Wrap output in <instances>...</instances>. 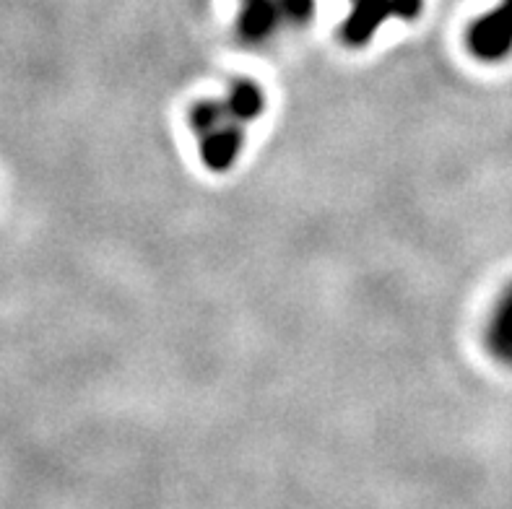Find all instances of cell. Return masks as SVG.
<instances>
[{"label": "cell", "mask_w": 512, "mask_h": 509, "mask_svg": "<svg viewBox=\"0 0 512 509\" xmlns=\"http://www.w3.org/2000/svg\"><path fill=\"white\" fill-rule=\"evenodd\" d=\"M266 110V91L250 78L229 84L221 97L201 99L188 112L203 167L229 172L245 149L247 128Z\"/></svg>", "instance_id": "obj_1"}, {"label": "cell", "mask_w": 512, "mask_h": 509, "mask_svg": "<svg viewBox=\"0 0 512 509\" xmlns=\"http://www.w3.org/2000/svg\"><path fill=\"white\" fill-rule=\"evenodd\" d=\"M424 0H351V11L341 24V42L349 47L370 45L377 29L388 21H414Z\"/></svg>", "instance_id": "obj_3"}, {"label": "cell", "mask_w": 512, "mask_h": 509, "mask_svg": "<svg viewBox=\"0 0 512 509\" xmlns=\"http://www.w3.org/2000/svg\"><path fill=\"white\" fill-rule=\"evenodd\" d=\"M466 45L481 63H502L512 52V0H500L492 11L468 26Z\"/></svg>", "instance_id": "obj_4"}, {"label": "cell", "mask_w": 512, "mask_h": 509, "mask_svg": "<svg viewBox=\"0 0 512 509\" xmlns=\"http://www.w3.org/2000/svg\"><path fill=\"white\" fill-rule=\"evenodd\" d=\"M484 346L494 359L512 367V284L505 286L484 330Z\"/></svg>", "instance_id": "obj_5"}, {"label": "cell", "mask_w": 512, "mask_h": 509, "mask_svg": "<svg viewBox=\"0 0 512 509\" xmlns=\"http://www.w3.org/2000/svg\"><path fill=\"white\" fill-rule=\"evenodd\" d=\"M315 16V0H240L237 39L247 47L271 45L289 29H302Z\"/></svg>", "instance_id": "obj_2"}]
</instances>
